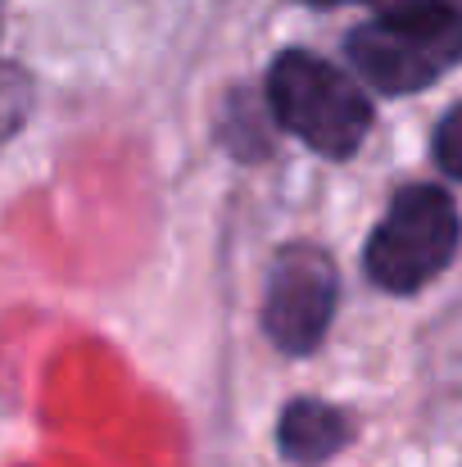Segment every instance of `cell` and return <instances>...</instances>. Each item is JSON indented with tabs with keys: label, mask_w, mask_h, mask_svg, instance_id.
<instances>
[{
	"label": "cell",
	"mask_w": 462,
	"mask_h": 467,
	"mask_svg": "<svg viewBox=\"0 0 462 467\" xmlns=\"http://www.w3.org/2000/svg\"><path fill=\"white\" fill-rule=\"evenodd\" d=\"M381 14L390 9H462V0H372Z\"/></svg>",
	"instance_id": "obj_8"
},
{
	"label": "cell",
	"mask_w": 462,
	"mask_h": 467,
	"mask_svg": "<svg viewBox=\"0 0 462 467\" xmlns=\"http://www.w3.org/2000/svg\"><path fill=\"white\" fill-rule=\"evenodd\" d=\"M335 313V268L322 250L291 245L272 264L268 300H263V327L277 349L308 354L317 349L326 322Z\"/></svg>",
	"instance_id": "obj_4"
},
{
	"label": "cell",
	"mask_w": 462,
	"mask_h": 467,
	"mask_svg": "<svg viewBox=\"0 0 462 467\" xmlns=\"http://www.w3.org/2000/svg\"><path fill=\"white\" fill-rule=\"evenodd\" d=\"M462 241L458 204L440 186H408L395 195L390 213L367 241V273L395 296L422 291L445 273Z\"/></svg>",
	"instance_id": "obj_3"
},
{
	"label": "cell",
	"mask_w": 462,
	"mask_h": 467,
	"mask_svg": "<svg viewBox=\"0 0 462 467\" xmlns=\"http://www.w3.org/2000/svg\"><path fill=\"white\" fill-rule=\"evenodd\" d=\"M268 100L286 132H295L317 155L344 159L367 141L372 105L367 96L326 59L286 50L268 73Z\"/></svg>",
	"instance_id": "obj_2"
},
{
	"label": "cell",
	"mask_w": 462,
	"mask_h": 467,
	"mask_svg": "<svg viewBox=\"0 0 462 467\" xmlns=\"http://www.w3.org/2000/svg\"><path fill=\"white\" fill-rule=\"evenodd\" d=\"M277 441L295 463H322L349 441V418L322 400H295L282 413Z\"/></svg>",
	"instance_id": "obj_5"
},
{
	"label": "cell",
	"mask_w": 462,
	"mask_h": 467,
	"mask_svg": "<svg viewBox=\"0 0 462 467\" xmlns=\"http://www.w3.org/2000/svg\"><path fill=\"white\" fill-rule=\"evenodd\" d=\"M313 5H340V0H313Z\"/></svg>",
	"instance_id": "obj_9"
},
{
	"label": "cell",
	"mask_w": 462,
	"mask_h": 467,
	"mask_svg": "<svg viewBox=\"0 0 462 467\" xmlns=\"http://www.w3.org/2000/svg\"><path fill=\"white\" fill-rule=\"evenodd\" d=\"M349 64L363 82L404 96L462 59V9H390L349 32Z\"/></svg>",
	"instance_id": "obj_1"
},
{
	"label": "cell",
	"mask_w": 462,
	"mask_h": 467,
	"mask_svg": "<svg viewBox=\"0 0 462 467\" xmlns=\"http://www.w3.org/2000/svg\"><path fill=\"white\" fill-rule=\"evenodd\" d=\"M27 109H32V82H27V73L0 59V146L23 128Z\"/></svg>",
	"instance_id": "obj_6"
},
{
	"label": "cell",
	"mask_w": 462,
	"mask_h": 467,
	"mask_svg": "<svg viewBox=\"0 0 462 467\" xmlns=\"http://www.w3.org/2000/svg\"><path fill=\"white\" fill-rule=\"evenodd\" d=\"M436 159H440L445 172L462 177V105L445 114V123H440V132H436Z\"/></svg>",
	"instance_id": "obj_7"
}]
</instances>
